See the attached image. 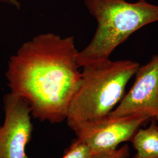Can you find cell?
I'll list each match as a JSON object with an SVG mask.
<instances>
[{"label":"cell","mask_w":158,"mask_h":158,"mask_svg":"<svg viewBox=\"0 0 158 158\" xmlns=\"http://www.w3.org/2000/svg\"><path fill=\"white\" fill-rule=\"evenodd\" d=\"M153 118L155 119L156 121H157V123H156V125H157V127H158V114L157 115H156Z\"/></svg>","instance_id":"11"},{"label":"cell","mask_w":158,"mask_h":158,"mask_svg":"<svg viewBox=\"0 0 158 158\" xmlns=\"http://www.w3.org/2000/svg\"><path fill=\"white\" fill-rule=\"evenodd\" d=\"M129 154V148L124 145L119 149L94 155L93 158H126Z\"/></svg>","instance_id":"9"},{"label":"cell","mask_w":158,"mask_h":158,"mask_svg":"<svg viewBox=\"0 0 158 158\" xmlns=\"http://www.w3.org/2000/svg\"><path fill=\"white\" fill-rule=\"evenodd\" d=\"M3 103L5 117L0 126V158H29L26 149L33 130L31 107L11 92L4 97Z\"/></svg>","instance_id":"5"},{"label":"cell","mask_w":158,"mask_h":158,"mask_svg":"<svg viewBox=\"0 0 158 158\" xmlns=\"http://www.w3.org/2000/svg\"><path fill=\"white\" fill-rule=\"evenodd\" d=\"M131 140L136 151L134 158H158V130L155 120L148 128L137 131Z\"/></svg>","instance_id":"7"},{"label":"cell","mask_w":158,"mask_h":158,"mask_svg":"<svg viewBox=\"0 0 158 158\" xmlns=\"http://www.w3.org/2000/svg\"><path fill=\"white\" fill-rule=\"evenodd\" d=\"M93 153L85 143L76 138L62 158H93Z\"/></svg>","instance_id":"8"},{"label":"cell","mask_w":158,"mask_h":158,"mask_svg":"<svg viewBox=\"0 0 158 158\" xmlns=\"http://www.w3.org/2000/svg\"><path fill=\"white\" fill-rule=\"evenodd\" d=\"M85 4L97 25L90 42L77 53L80 68L110 59L113 51L130 35L158 22V6L146 0H85Z\"/></svg>","instance_id":"3"},{"label":"cell","mask_w":158,"mask_h":158,"mask_svg":"<svg viewBox=\"0 0 158 158\" xmlns=\"http://www.w3.org/2000/svg\"><path fill=\"white\" fill-rule=\"evenodd\" d=\"M73 36L36 35L10 57L6 78L10 92L27 102L34 118L52 124L66 120L81 79Z\"/></svg>","instance_id":"1"},{"label":"cell","mask_w":158,"mask_h":158,"mask_svg":"<svg viewBox=\"0 0 158 158\" xmlns=\"http://www.w3.org/2000/svg\"><path fill=\"white\" fill-rule=\"evenodd\" d=\"M149 116L134 114L108 118L82 124L74 125L71 129L77 138L90 147L93 155L115 150L122 142L131 140L139 127L148 119Z\"/></svg>","instance_id":"4"},{"label":"cell","mask_w":158,"mask_h":158,"mask_svg":"<svg viewBox=\"0 0 158 158\" xmlns=\"http://www.w3.org/2000/svg\"><path fill=\"white\" fill-rule=\"evenodd\" d=\"M6 4L17 10L21 9L22 6L20 0H0V4Z\"/></svg>","instance_id":"10"},{"label":"cell","mask_w":158,"mask_h":158,"mask_svg":"<svg viewBox=\"0 0 158 158\" xmlns=\"http://www.w3.org/2000/svg\"><path fill=\"white\" fill-rule=\"evenodd\" d=\"M135 80L127 94L107 116L114 119L134 114L153 118L158 114V55L138 69Z\"/></svg>","instance_id":"6"},{"label":"cell","mask_w":158,"mask_h":158,"mask_svg":"<svg viewBox=\"0 0 158 158\" xmlns=\"http://www.w3.org/2000/svg\"><path fill=\"white\" fill-rule=\"evenodd\" d=\"M139 66L131 60L108 59L82 67L80 85L68 109L69 126L106 118L123 98L127 85Z\"/></svg>","instance_id":"2"},{"label":"cell","mask_w":158,"mask_h":158,"mask_svg":"<svg viewBox=\"0 0 158 158\" xmlns=\"http://www.w3.org/2000/svg\"><path fill=\"white\" fill-rule=\"evenodd\" d=\"M141 1H144V0H141Z\"/></svg>","instance_id":"12"}]
</instances>
